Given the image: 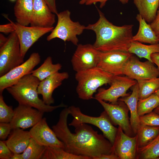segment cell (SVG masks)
<instances>
[{"label":"cell","instance_id":"8992f818","mask_svg":"<svg viewBox=\"0 0 159 159\" xmlns=\"http://www.w3.org/2000/svg\"><path fill=\"white\" fill-rule=\"evenodd\" d=\"M69 114L73 117L69 125L74 126L81 123L89 124L98 127L102 132L103 135L113 145L117 132V128L115 127L108 115L104 110L100 115L94 117L83 114L78 107L72 105L68 107Z\"/></svg>","mask_w":159,"mask_h":159},{"label":"cell","instance_id":"2e32d148","mask_svg":"<svg viewBox=\"0 0 159 159\" xmlns=\"http://www.w3.org/2000/svg\"><path fill=\"white\" fill-rule=\"evenodd\" d=\"M14 110V115L10 122L12 130L32 127L42 118L44 113L33 107L20 104Z\"/></svg>","mask_w":159,"mask_h":159},{"label":"cell","instance_id":"7dc6e473","mask_svg":"<svg viewBox=\"0 0 159 159\" xmlns=\"http://www.w3.org/2000/svg\"><path fill=\"white\" fill-rule=\"evenodd\" d=\"M154 93L156 94L159 97V89L157 90Z\"/></svg>","mask_w":159,"mask_h":159},{"label":"cell","instance_id":"e575fe53","mask_svg":"<svg viewBox=\"0 0 159 159\" xmlns=\"http://www.w3.org/2000/svg\"><path fill=\"white\" fill-rule=\"evenodd\" d=\"M14 153L6 145L5 141H0V159H11Z\"/></svg>","mask_w":159,"mask_h":159},{"label":"cell","instance_id":"3957f363","mask_svg":"<svg viewBox=\"0 0 159 159\" xmlns=\"http://www.w3.org/2000/svg\"><path fill=\"white\" fill-rule=\"evenodd\" d=\"M40 81L29 74L6 89L19 104L28 106L43 112H51L59 107L67 106L62 103L57 106L46 104L38 97L37 89Z\"/></svg>","mask_w":159,"mask_h":159},{"label":"cell","instance_id":"f907efd6","mask_svg":"<svg viewBox=\"0 0 159 159\" xmlns=\"http://www.w3.org/2000/svg\"><path fill=\"white\" fill-rule=\"evenodd\" d=\"M158 159H159V157L158 158Z\"/></svg>","mask_w":159,"mask_h":159},{"label":"cell","instance_id":"4fadbf2b","mask_svg":"<svg viewBox=\"0 0 159 159\" xmlns=\"http://www.w3.org/2000/svg\"><path fill=\"white\" fill-rule=\"evenodd\" d=\"M40 56L37 52H33L25 62L0 77V93L7 88L17 82L26 75L30 73L40 62Z\"/></svg>","mask_w":159,"mask_h":159},{"label":"cell","instance_id":"8fae6325","mask_svg":"<svg viewBox=\"0 0 159 159\" xmlns=\"http://www.w3.org/2000/svg\"><path fill=\"white\" fill-rule=\"evenodd\" d=\"M97 100L103 107L114 125L120 127L129 136L135 135L131 126L128 115L129 109L123 102L118 100L117 104H114L101 100Z\"/></svg>","mask_w":159,"mask_h":159},{"label":"cell","instance_id":"30bf717a","mask_svg":"<svg viewBox=\"0 0 159 159\" xmlns=\"http://www.w3.org/2000/svg\"><path fill=\"white\" fill-rule=\"evenodd\" d=\"M100 52L93 44H78L71 59L73 70L77 72L97 67Z\"/></svg>","mask_w":159,"mask_h":159},{"label":"cell","instance_id":"f546056e","mask_svg":"<svg viewBox=\"0 0 159 159\" xmlns=\"http://www.w3.org/2000/svg\"><path fill=\"white\" fill-rule=\"evenodd\" d=\"M137 82L139 87V100L149 97L159 89V77Z\"/></svg>","mask_w":159,"mask_h":159},{"label":"cell","instance_id":"7c38bea8","mask_svg":"<svg viewBox=\"0 0 159 159\" xmlns=\"http://www.w3.org/2000/svg\"><path fill=\"white\" fill-rule=\"evenodd\" d=\"M123 74L137 81L158 77L159 70L153 62L148 60L141 62L132 55L125 66Z\"/></svg>","mask_w":159,"mask_h":159},{"label":"cell","instance_id":"bcb514c9","mask_svg":"<svg viewBox=\"0 0 159 159\" xmlns=\"http://www.w3.org/2000/svg\"><path fill=\"white\" fill-rule=\"evenodd\" d=\"M85 0H81L79 2V4H85Z\"/></svg>","mask_w":159,"mask_h":159},{"label":"cell","instance_id":"836d02e7","mask_svg":"<svg viewBox=\"0 0 159 159\" xmlns=\"http://www.w3.org/2000/svg\"><path fill=\"white\" fill-rule=\"evenodd\" d=\"M139 120L140 124L159 126V114L153 111L139 116Z\"/></svg>","mask_w":159,"mask_h":159},{"label":"cell","instance_id":"ffe728a7","mask_svg":"<svg viewBox=\"0 0 159 159\" xmlns=\"http://www.w3.org/2000/svg\"><path fill=\"white\" fill-rule=\"evenodd\" d=\"M12 130L5 143L14 153H21L27 147L31 138L29 131L20 128Z\"/></svg>","mask_w":159,"mask_h":159},{"label":"cell","instance_id":"d590c367","mask_svg":"<svg viewBox=\"0 0 159 159\" xmlns=\"http://www.w3.org/2000/svg\"><path fill=\"white\" fill-rule=\"evenodd\" d=\"M12 130L10 123L0 122V139L4 140L6 139Z\"/></svg>","mask_w":159,"mask_h":159},{"label":"cell","instance_id":"8d00e7d4","mask_svg":"<svg viewBox=\"0 0 159 159\" xmlns=\"http://www.w3.org/2000/svg\"><path fill=\"white\" fill-rule=\"evenodd\" d=\"M150 24L155 34L159 35V6L154 19Z\"/></svg>","mask_w":159,"mask_h":159},{"label":"cell","instance_id":"b9f144b4","mask_svg":"<svg viewBox=\"0 0 159 159\" xmlns=\"http://www.w3.org/2000/svg\"><path fill=\"white\" fill-rule=\"evenodd\" d=\"M151 58L153 62L157 66L159 70V53L152 54L151 55Z\"/></svg>","mask_w":159,"mask_h":159},{"label":"cell","instance_id":"f6af8a7d","mask_svg":"<svg viewBox=\"0 0 159 159\" xmlns=\"http://www.w3.org/2000/svg\"><path fill=\"white\" fill-rule=\"evenodd\" d=\"M153 111L155 113L159 114V106L156 107Z\"/></svg>","mask_w":159,"mask_h":159},{"label":"cell","instance_id":"f35d334b","mask_svg":"<svg viewBox=\"0 0 159 159\" xmlns=\"http://www.w3.org/2000/svg\"><path fill=\"white\" fill-rule=\"evenodd\" d=\"M0 32L4 34L11 33L15 32L12 24L10 23L6 24L0 25Z\"/></svg>","mask_w":159,"mask_h":159},{"label":"cell","instance_id":"cb8c5ba5","mask_svg":"<svg viewBox=\"0 0 159 159\" xmlns=\"http://www.w3.org/2000/svg\"><path fill=\"white\" fill-rule=\"evenodd\" d=\"M142 17L149 24L154 19L159 6V0H133Z\"/></svg>","mask_w":159,"mask_h":159},{"label":"cell","instance_id":"6da1fadb","mask_svg":"<svg viewBox=\"0 0 159 159\" xmlns=\"http://www.w3.org/2000/svg\"><path fill=\"white\" fill-rule=\"evenodd\" d=\"M69 112L65 107L61 112L57 123L52 127L58 138L63 143L64 150L74 155L96 159L103 154L112 153V145L105 137L86 123L74 125V133L69 129Z\"/></svg>","mask_w":159,"mask_h":159},{"label":"cell","instance_id":"7402d4cb","mask_svg":"<svg viewBox=\"0 0 159 159\" xmlns=\"http://www.w3.org/2000/svg\"><path fill=\"white\" fill-rule=\"evenodd\" d=\"M136 18L139 23V27L137 33L133 37L132 41L150 44L159 43V40L157 35L150 24H148L139 14L137 15Z\"/></svg>","mask_w":159,"mask_h":159},{"label":"cell","instance_id":"83f0119b","mask_svg":"<svg viewBox=\"0 0 159 159\" xmlns=\"http://www.w3.org/2000/svg\"><path fill=\"white\" fill-rule=\"evenodd\" d=\"M159 157V133L145 146L138 149L136 159H158Z\"/></svg>","mask_w":159,"mask_h":159},{"label":"cell","instance_id":"484cf974","mask_svg":"<svg viewBox=\"0 0 159 159\" xmlns=\"http://www.w3.org/2000/svg\"><path fill=\"white\" fill-rule=\"evenodd\" d=\"M62 67V65L60 63L53 64L52 58L50 56H49L39 67L33 70L31 74L41 81L51 75L58 72Z\"/></svg>","mask_w":159,"mask_h":159},{"label":"cell","instance_id":"60d3db41","mask_svg":"<svg viewBox=\"0 0 159 159\" xmlns=\"http://www.w3.org/2000/svg\"><path fill=\"white\" fill-rule=\"evenodd\" d=\"M96 159H119L115 154L111 153L108 154H103L98 157Z\"/></svg>","mask_w":159,"mask_h":159},{"label":"cell","instance_id":"5bb4252c","mask_svg":"<svg viewBox=\"0 0 159 159\" xmlns=\"http://www.w3.org/2000/svg\"><path fill=\"white\" fill-rule=\"evenodd\" d=\"M132 55L126 51L101 52L97 67L113 75H121L123 74L125 66Z\"/></svg>","mask_w":159,"mask_h":159},{"label":"cell","instance_id":"5b68a950","mask_svg":"<svg viewBox=\"0 0 159 159\" xmlns=\"http://www.w3.org/2000/svg\"><path fill=\"white\" fill-rule=\"evenodd\" d=\"M71 12L67 10L58 13L57 15V25L51 33L47 37L48 41L56 38L64 42H70L77 46L78 44V36L81 34L86 26L78 21H74L71 18Z\"/></svg>","mask_w":159,"mask_h":159},{"label":"cell","instance_id":"4316f807","mask_svg":"<svg viewBox=\"0 0 159 159\" xmlns=\"http://www.w3.org/2000/svg\"><path fill=\"white\" fill-rule=\"evenodd\" d=\"M159 133V126L140 124L136 134L137 137L138 149L147 145Z\"/></svg>","mask_w":159,"mask_h":159},{"label":"cell","instance_id":"e0dca14e","mask_svg":"<svg viewBox=\"0 0 159 159\" xmlns=\"http://www.w3.org/2000/svg\"><path fill=\"white\" fill-rule=\"evenodd\" d=\"M29 132L31 137L39 144L45 146L64 149L63 143L57 137L47 124L45 118L32 127Z\"/></svg>","mask_w":159,"mask_h":159},{"label":"cell","instance_id":"681fc988","mask_svg":"<svg viewBox=\"0 0 159 159\" xmlns=\"http://www.w3.org/2000/svg\"><path fill=\"white\" fill-rule=\"evenodd\" d=\"M9 0L12 1H15L16 0Z\"/></svg>","mask_w":159,"mask_h":159},{"label":"cell","instance_id":"9c48e42d","mask_svg":"<svg viewBox=\"0 0 159 159\" xmlns=\"http://www.w3.org/2000/svg\"><path fill=\"white\" fill-rule=\"evenodd\" d=\"M4 16L14 26V32L19 40L21 55L23 58L29 49L36 42L45 34L51 32L54 28L53 26L47 28L28 27L14 22L6 15L4 14Z\"/></svg>","mask_w":159,"mask_h":159},{"label":"cell","instance_id":"603a6c76","mask_svg":"<svg viewBox=\"0 0 159 159\" xmlns=\"http://www.w3.org/2000/svg\"><path fill=\"white\" fill-rule=\"evenodd\" d=\"M33 9V0H17L14 7L16 22L25 26L30 24Z\"/></svg>","mask_w":159,"mask_h":159},{"label":"cell","instance_id":"7bdbcfd3","mask_svg":"<svg viewBox=\"0 0 159 159\" xmlns=\"http://www.w3.org/2000/svg\"><path fill=\"white\" fill-rule=\"evenodd\" d=\"M8 37H6L2 34H0V47L4 45L7 41Z\"/></svg>","mask_w":159,"mask_h":159},{"label":"cell","instance_id":"277c9868","mask_svg":"<svg viewBox=\"0 0 159 159\" xmlns=\"http://www.w3.org/2000/svg\"><path fill=\"white\" fill-rule=\"evenodd\" d=\"M113 76L98 67L76 72L75 77L78 97L84 100L93 99L94 94L99 88L110 84Z\"/></svg>","mask_w":159,"mask_h":159},{"label":"cell","instance_id":"d6a6232c","mask_svg":"<svg viewBox=\"0 0 159 159\" xmlns=\"http://www.w3.org/2000/svg\"><path fill=\"white\" fill-rule=\"evenodd\" d=\"M14 113L12 106L8 105L4 100L2 94L0 95V122L10 123Z\"/></svg>","mask_w":159,"mask_h":159},{"label":"cell","instance_id":"d4e9b609","mask_svg":"<svg viewBox=\"0 0 159 159\" xmlns=\"http://www.w3.org/2000/svg\"><path fill=\"white\" fill-rule=\"evenodd\" d=\"M128 52L140 58H144L153 62L151 55L153 53H159V43L148 45L137 41H132Z\"/></svg>","mask_w":159,"mask_h":159},{"label":"cell","instance_id":"52a82bcc","mask_svg":"<svg viewBox=\"0 0 159 159\" xmlns=\"http://www.w3.org/2000/svg\"><path fill=\"white\" fill-rule=\"evenodd\" d=\"M7 37L6 42L0 48V77L24 62L16 34L14 32Z\"/></svg>","mask_w":159,"mask_h":159},{"label":"cell","instance_id":"44dd1931","mask_svg":"<svg viewBox=\"0 0 159 159\" xmlns=\"http://www.w3.org/2000/svg\"><path fill=\"white\" fill-rule=\"evenodd\" d=\"M139 100V87L138 82L133 86L131 94L118 99L123 102L128 107L130 114V120L131 126L135 135L140 124L137 110V104Z\"/></svg>","mask_w":159,"mask_h":159},{"label":"cell","instance_id":"7a4b0ae2","mask_svg":"<svg viewBox=\"0 0 159 159\" xmlns=\"http://www.w3.org/2000/svg\"><path fill=\"white\" fill-rule=\"evenodd\" d=\"M99 18L97 22L89 24L85 29L93 31L96 39L93 45L101 52L115 51L128 52L132 41L133 24L117 26L109 21L97 9Z\"/></svg>","mask_w":159,"mask_h":159},{"label":"cell","instance_id":"4dcf8cb0","mask_svg":"<svg viewBox=\"0 0 159 159\" xmlns=\"http://www.w3.org/2000/svg\"><path fill=\"white\" fill-rule=\"evenodd\" d=\"M159 105V97L155 93L149 97L139 100L137 104V110L139 116L149 113Z\"/></svg>","mask_w":159,"mask_h":159},{"label":"cell","instance_id":"ee69618b","mask_svg":"<svg viewBox=\"0 0 159 159\" xmlns=\"http://www.w3.org/2000/svg\"><path fill=\"white\" fill-rule=\"evenodd\" d=\"M11 159H22L21 153H14Z\"/></svg>","mask_w":159,"mask_h":159},{"label":"cell","instance_id":"ab89813d","mask_svg":"<svg viewBox=\"0 0 159 159\" xmlns=\"http://www.w3.org/2000/svg\"><path fill=\"white\" fill-rule=\"evenodd\" d=\"M52 11L57 15L58 13L56 5V0H44Z\"/></svg>","mask_w":159,"mask_h":159},{"label":"cell","instance_id":"c3c4849f","mask_svg":"<svg viewBox=\"0 0 159 159\" xmlns=\"http://www.w3.org/2000/svg\"><path fill=\"white\" fill-rule=\"evenodd\" d=\"M157 37L158 38V39L159 40V35H157Z\"/></svg>","mask_w":159,"mask_h":159},{"label":"cell","instance_id":"f1b7e54d","mask_svg":"<svg viewBox=\"0 0 159 159\" xmlns=\"http://www.w3.org/2000/svg\"><path fill=\"white\" fill-rule=\"evenodd\" d=\"M42 159H90L89 158L70 154L63 149L46 147Z\"/></svg>","mask_w":159,"mask_h":159},{"label":"cell","instance_id":"ba28073f","mask_svg":"<svg viewBox=\"0 0 159 159\" xmlns=\"http://www.w3.org/2000/svg\"><path fill=\"white\" fill-rule=\"evenodd\" d=\"M137 82L136 80L127 76L114 75L109 84L110 87L107 89L101 88L98 90V92L95 94L93 99L116 104L120 97L130 95L127 93V91Z\"/></svg>","mask_w":159,"mask_h":159},{"label":"cell","instance_id":"ac0fdd59","mask_svg":"<svg viewBox=\"0 0 159 159\" xmlns=\"http://www.w3.org/2000/svg\"><path fill=\"white\" fill-rule=\"evenodd\" d=\"M55 22V14L52 11L44 0H33L31 26L50 27L53 26Z\"/></svg>","mask_w":159,"mask_h":159},{"label":"cell","instance_id":"9a60e30c","mask_svg":"<svg viewBox=\"0 0 159 159\" xmlns=\"http://www.w3.org/2000/svg\"><path fill=\"white\" fill-rule=\"evenodd\" d=\"M138 149L137 135L129 136L118 126L112 146V153L115 154L119 159H136Z\"/></svg>","mask_w":159,"mask_h":159},{"label":"cell","instance_id":"74e56055","mask_svg":"<svg viewBox=\"0 0 159 159\" xmlns=\"http://www.w3.org/2000/svg\"><path fill=\"white\" fill-rule=\"evenodd\" d=\"M108 0H85V4L86 5H89L93 4H95L97 2L100 3V7L101 8L103 7L105 5L106 2ZM123 4H127L128 0H118Z\"/></svg>","mask_w":159,"mask_h":159},{"label":"cell","instance_id":"1f68e13d","mask_svg":"<svg viewBox=\"0 0 159 159\" xmlns=\"http://www.w3.org/2000/svg\"><path fill=\"white\" fill-rule=\"evenodd\" d=\"M46 147L31 138L27 147L21 153L22 159H42Z\"/></svg>","mask_w":159,"mask_h":159},{"label":"cell","instance_id":"d6986e66","mask_svg":"<svg viewBox=\"0 0 159 159\" xmlns=\"http://www.w3.org/2000/svg\"><path fill=\"white\" fill-rule=\"evenodd\" d=\"M69 77L67 72H58L40 81L37 90L39 95L42 97V100L47 105H51L54 102L52 97L54 90L62 83V82Z\"/></svg>","mask_w":159,"mask_h":159}]
</instances>
